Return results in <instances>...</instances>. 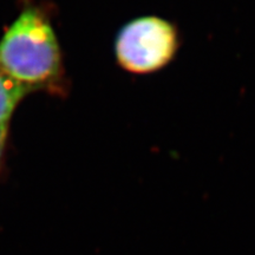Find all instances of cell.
Instances as JSON below:
<instances>
[{"label":"cell","mask_w":255,"mask_h":255,"mask_svg":"<svg viewBox=\"0 0 255 255\" xmlns=\"http://www.w3.org/2000/svg\"><path fill=\"white\" fill-rule=\"evenodd\" d=\"M0 71L30 92L58 91L62 55L50 21L36 8L21 12L0 40Z\"/></svg>","instance_id":"6da1fadb"},{"label":"cell","mask_w":255,"mask_h":255,"mask_svg":"<svg viewBox=\"0 0 255 255\" xmlns=\"http://www.w3.org/2000/svg\"><path fill=\"white\" fill-rule=\"evenodd\" d=\"M27 94L30 91L0 71V159L4 152L12 115Z\"/></svg>","instance_id":"3957f363"},{"label":"cell","mask_w":255,"mask_h":255,"mask_svg":"<svg viewBox=\"0 0 255 255\" xmlns=\"http://www.w3.org/2000/svg\"><path fill=\"white\" fill-rule=\"evenodd\" d=\"M181 36L167 19L144 15L121 28L115 39V57L120 68L136 76L161 71L177 56Z\"/></svg>","instance_id":"7a4b0ae2"}]
</instances>
